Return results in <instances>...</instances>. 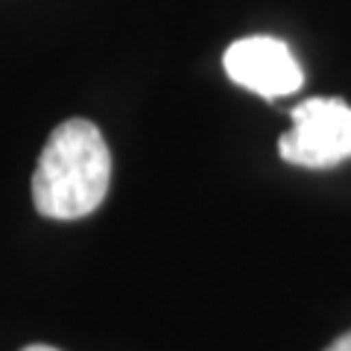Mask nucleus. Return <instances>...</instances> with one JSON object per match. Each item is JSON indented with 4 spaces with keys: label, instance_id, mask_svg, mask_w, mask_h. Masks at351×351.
<instances>
[{
    "label": "nucleus",
    "instance_id": "1",
    "mask_svg": "<svg viewBox=\"0 0 351 351\" xmlns=\"http://www.w3.org/2000/svg\"><path fill=\"white\" fill-rule=\"evenodd\" d=\"M112 184V152L91 120L71 117L53 129L32 173V205L50 219L94 214Z\"/></svg>",
    "mask_w": 351,
    "mask_h": 351
},
{
    "label": "nucleus",
    "instance_id": "2",
    "mask_svg": "<svg viewBox=\"0 0 351 351\" xmlns=\"http://www.w3.org/2000/svg\"><path fill=\"white\" fill-rule=\"evenodd\" d=\"M293 129L281 135L278 152L299 167H334L351 158V106L337 97H311L293 108Z\"/></svg>",
    "mask_w": 351,
    "mask_h": 351
},
{
    "label": "nucleus",
    "instance_id": "3",
    "mask_svg": "<svg viewBox=\"0 0 351 351\" xmlns=\"http://www.w3.org/2000/svg\"><path fill=\"white\" fill-rule=\"evenodd\" d=\"M223 68L234 85L255 91L263 100L295 94L304 82L302 64L290 47L272 36H249L234 41L223 56Z\"/></svg>",
    "mask_w": 351,
    "mask_h": 351
},
{
    "label": "nucleus",
    "instance_id": "4",
    "mask_svg": "<svg viewBox=\"0 0 351 351\" xmlns=\"http://www.w3.org/2000/svg\"><path fill=\"white\" fill-rule=\"evenodd\" d=\"M325 351H351V331L348 334H343V337H337L331 346H328Z\"/></svg>",
    "mask_w": 351,
    "mask_h": 351
},
{
    "label": "nucleus",
    "instance_id": "5",
    "mask_svg": "<svg viewBox=\"0 0 351 351\" xmlns=\"http://www.w3.org/2000/svg\"><path fill=\"white\" fill-rule=\"evenodd\" d=\"M21 351H59V348H53V346H41V343H36V346H27V348H21Z\"/></svg>",
    "mask_w": 351,
    "mask_h": 351
}]
</instances>
